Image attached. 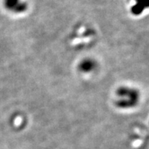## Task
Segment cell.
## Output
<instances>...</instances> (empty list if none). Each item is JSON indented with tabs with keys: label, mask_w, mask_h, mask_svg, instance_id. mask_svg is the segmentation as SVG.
Listing matches in <instances>:
<instances>
[{
	"label": "cell",
	"mask_w": 149,
	"mask_h": 149,
	"mask_svg": "<svg viewBox=\"0 0 149 149\" xmlns=\"http://www.w3.org/2000/svg\"><path fill=\"white\" fill-rule=\"evenodd\" d=\"M118 106L128 107L134 106L138 101V94L135 90L123 88L118 90L117 94Z\"/></svg>",
	"instance_id": "6da1fadb"
},
{
	"label": "cell",
	"mask_w": 149,
	"mask_h": 149,
	"mask_svg": "<svg viewBox=\"0 0 149 149\" xmlns=\"http://www.w3.org/2000/svg\"><path fill=\"white\" fill-rule=\"evenodd\" d=\"M3 5L8 11L15 14H21L28 8V4L23 0H4Z\"/></svg>",
	"instance_id": "7a4b0ae2"
},
{
	"label": "cell",
	"mask_w": 149,
	"mask_h": 149,
	"mask_svg": "<svg viewBox=\"0 0 149 149\" xmlns=\"http://www.w3.org/2000/svg\"><path fill=\"white\" fill-rule=\"evenodd\" d=\"M137 2L136 4L134 6V7L132 8V12H134L135 14L138 15L139 14L140 12H141L142 9L144 10V8L145 7H147L148 6V0H136Z\"/></svg>",
	"instance_id": "3957f363"
}]
</instances>
